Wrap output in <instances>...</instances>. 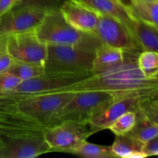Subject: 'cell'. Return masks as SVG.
<instances>
[{"mask_svg":"<svg viewBox=\"0 0 158 158\" xmlns=\"http://www.w3.org/2000/svg\"><path fill=\"white\" fill-rule=\"evenodd\" d=\"M77 1L87 6L88 7L97 12L99 15H107L116 19L126 26L134 34V27L136 19L131 15L128 9L122 6L117 0H77Z\"/></svg>","mask_w":158,"mask_h":158,"instance_id":"cell-13","label":"cell"},{"mask_svg":"<svg viewBox=\"0 0 158 158\" xmlns=\"http://www.w3.org/2000/svg\"><path fill=\"white\" fill-rule=\"evenodd\" d=\"M137 120V112L129 111L121 117H119L116 121L108 127L116 136L125 135L131 132L134 127Z\"/></svg>","mask_w":158,"mask_h":158,"instance_id":"cell-22","label":"cell"},{"mask_svg":"<svg viewBox=\"0 0 158 158\" xmlns=\"http://www.w3.org/2000/svg\"><path fill=\"white\" fill-rule=\"evenodd\" d=\"M114 102V97L103 91L75 93L69 102L54 116L53 125L67 120L89 123Z\"/></svg>","mask_w":158,"mask_h":158,"instance_id":"cell-3","label":"cell"},{"mask_svg":"<svg viewBox=\"0 0 158 158\" xmlns=\"http://www.w3.org/2000/svg\"><path fill=\"white\" fill-rule=\"evenodd\" d=\"M48 9L34 6H18L0 18V39L35 30Z\"/></svg>","mask_w":158,"mask_h":158,"instance_id":"cell-9","label":"cell"},{"mask_svg":"<svg viewBox=\"0 0 158 158\" xmlns=\"http://www.w3.org/2000/svg\"><path fill=\"white\" fill-rule=\"evenodd\" d=\"M8 71L19 77L21 81L35 78L46 73L44 65L24 62H15Z\"/></svg>","mask_w":158,"mask_h":158,"instance_id":"cell-20","label":"cell"},{"mask_svg":"<svg viewBox=\"0 0 158 158\" xmlns=\"http://www.w3.org/2000/svg\"><path fill=\"white\" fill-rule=\"evenodd\" d=\"M3 143H2V144L0 145V158H2V148Z\"/></svg>","mask_w":158,"mask_h":158,"instance_id":"cell-31","label":"cell"},{"mask_svg":"<svg viewBox=\"0 0 158 158\" xmlns=\"http://www.w3.org/2000/svg\"><path fill=\"white\" fill-rule=\"evenodd\" d=\"M94 35L103 43L121 49L126 52L142 51L140 44L126 26L110 16L99 15Z\"/></svg>","mask_w":158,"mask_h":158,"instance_id":"cell-8","label":"cell"},{"mask_svg":"<svg viewBox=\"0 0 158 158\" xmlns=\"http://www.w3.org/2000/svg\"><path fill=\"white\" fill-rule=\"evenodd\" d=\"M129 134L140 141L147 143L158 136V123L148 118L139 110L137 112L135 125Z\"/></svg>","mask_w":158,"mask_h":158,"instance_id":"cell-17","label":"cell"},{"mask_svg":"<svg viewBox=\"0 0 158 158\" xmlns=\"http://www.w3.org/2000/svg\"><path fill=\"white\" fill-rule=\"evenodd\" d=\"M3 143H4V140H2L1 138H0V145H1V144H2Z\"/></svg>","mask_w":158,"mask_h":158,"instance_id":"cell-32","label":"cell"},{"mask_svg":"<svg viewBox=\"0 0 158 158\" xmlns=\"http://www.w3.org/2000/svg\"><path fill=\"white\" fill-rule=\"evenodd\" d=\"M6 51L16 62L44 65L47 45L40 41L35 30L6 37Z\"/></svg>","mask_w":158,"mask_h":158,"instance_id":"cell-7","label":"cell"},{"mask_svg":"<svg viewBox=\"0 0 158 158\" xmlns=\"http://www.w3.org/2000/svg\"><path fill=\"white\" fill-rule=\"evenodd\" d=\"M21 82L19 77L9 71L0 74V97L15 89Z\"/></svg>","mask_w":158,"mask_h":158,"instance_id":"cell-23","label":"cell"},{"mask_svg":"<svg viewBox=\"0 0 158 158\" xmlns=\"http://www.w3.org/2000/svg\"><path fill=\"white\" fill-rule=\"evenodd\" d=\"M117 1H118L127 9H128V11H129V9H131L133 5V0H117Z\"/></svg>","mask_w":158,"mask_h":158,"instance_id":"cell-29","label":"cell"},{"mask_svg":"<svg viewBox=\"0 0 158 158\" xmlns=\"http://www.w3.org/2000/svg\"><path fill=\"white\" fill-rule=\"evenodd\" d=\"M19 0H0V18L13 9Z\"/></svg>","mask_w":158,"mask_h":158,"instance_id":"cell-28","label":"cell"},{"mask_svg":"<svg viewBox=\"0 0 158 158\" xmlns=\"http://www.w3.org/2000/svg\"><path fill=\"white\" fill-rule=\"evenodd\" d=\"M140 110L151 120L158 123V100L148 99L140 105Z\"/></svg>","mask_w":158,"mask_h":158,"instance_id":"cell-25","label":"cell"},{"mask_svg":"<svg viewBox=\"0 0 158 158\" xmlns=\"http://www.w3.org/2000/svg\"><path fill=\"white\" fill-rule=\"evenodd\" d=\"M140 52H126L120 64L62 89L74 93L103 91L110 94L114 101L131 97L154 98L158 94V77L148 78L140 70L137 63Z\"/></svg>","mask_w":158,"mask_h":158,"instance_id":"cell-1","label":"cell"},{"mask_svg":"<svg viewBox=\"0 0 158 158\" xmlns=\"http://www.w3.org/2000/svg\"><path fill=\"white\" fill-rule=\"evenodd\" d=\"M126 52L121 49L102 43L95 51L92 72L99 73L109 69L124 60Z\"/></svg>","mask_w":158,"mask_h":158,"instance_id":"cell-14","label":"cell"},{"mask_svg":"<svg viewBox=\"0 0 158 158\" xmlns=\"http://www.w3.org/2000/svg\"><path fill=\"white\" fill-rule=\"evenodd\" d=\"M92 134L88 123L67 120L46 128L43 137L51 151L67 153Z\"/></svg>","mask_w":158,"mask_h":158,"instance_id":"cell-6","label":"cell"},{"mask_svg":"<svg viewBox=\"0 0 158 158\" xmlns=\"http://www.w3.org/2000/svg\"><path fill=\"white\" fill-rule=\"evenodd\" d=\"M154 99H157V100H158V94H157V95L155 96V97H154Z\"/></svg>","mask_w":158,"mask_h":158,"instance_id":"cell-33","label":"cell"},{"mask_svg":"<svg viewBox=\"0 0 158 158\" xmlns=\"http://www.w3.org/2000/svg\"><path fill=\"white\" fill-rule=\"evenodd\" d=\"M135 1H140V2H151V1H156V0H135Z\"/></svg>","mask_w":158,"mask_h":158,"instance_id":"cell-30","label":"cell"},{"mask_svg":"<svg viewBox=\"0 0 158 158\" xmlns=\"http://www.w3.org/2000/svg\"><path fill=\"white\" fill-rule=\"evenodd\" d=\"M134 34L142 50L158 52V30L154 26L136 19Z\"/></svg>","mask_w":158,"mask_h":158,"instance_id":"cell-16","label":"cell"},{"mask_svg":"<svg viewBox=\"0 0 158 158\" xmlns=\"http://www.w3.org/2000/svg\"><path fill=\"white\" fill-rule=\"evenodd\" d=\"M137 63L140 70L148 78L158 77V52L142 50L137 57Z\"/></svg>","mask_w":158,"mask_h":158,"instance_id":"cell-21","label":"cell"},{"mask_svg":"<svg viewBox=\"0 0 158 158\" xmlns=\"http://www.w3.org/2000/svg\"><path fill=\"white\" fill-rule=\"evenodd\" d=\"M95 52L76 46L47 45L46 72L77 73L92 71Z\"/></svg>","mask_w":158,"mask_h":158,"instance_id":"cell-5","label":"cell"},{"mask_svg":"<svg viewBox=\"0 0 158 158\" xmlns=\"http://www.w3.org/2000/svg\"><path fill=\"white\" fill-rule=\"evenodd\" d=\"M148 99L142 97H131L124 100L114 101L100 114L94 117L89 122L93 133L99 132L103 130L108 129L110 125L120 117L129 111L137 112L140 110V105Z\"/></svg>","mask_w":158,"mask_h":158,"instance_id":"cell-12","label":"cell"},{"mask_svg":"<svg viewBox=\"0 0 158 158\" xmlns=\"http://www.w3.org/2000/svg\"><path fill=\"white\" fill-rule=\"evenodd\" d=\"M92 71L77 73L46 72L35 78L22 81L10 92L1 96V98L17 99L43 93L52 92L73 85L93 75Z\"/></svg>","mask_w":158,"mask_h":158,"instance_id":"cell-4","label":"cell"},{"mask_svg":"<svg viewBox=\"0 0 158 158\" xmlns=\"http://www.w3.org/2000/svg\"><path fill=\"white\" fill-rule=\"evenodd\" d=\"M35 32L40 41L46 45L76 46L95 52L102 43L94 33L80 32L73 27L60 9L48 10Z\"/></svg>","mask_w":158,"mask_h":158,"instance_id":"cell-2","label":"cell"},{"mask_svg":"<svg viewBox=\"0 0 158 158\" xmlns=\"http://www.w3.org/2000/svg\"><path fill=\"white\" fill-rule=\"evenodd\" d=\"M67 153L87 158H114L117 157L111 147L101 146L89 143L86 140L71 148Z\"/></svg>","mask_w":158,"mask_h":158,"instance_id":"cell-19","label":"cell"},{"mask_svg":"<svg viewBox=\"0 0 158 158\" xmlns=\"http://www.w3.org/2000/svg\"><path fill=\"white\" fill-rule=\"evenodd\" d=\"M65 0H19L15 7L23 6H34L44 9H60V6ZM14 7V8H15Z\"/></svg>","mask_w":158,"mask_h":158,"instance_id":"cell-24","label":"cell"},{"mask_svg":"<svg viewBox=\"0 0 158 158\" xmlns=\"http://www.w3.org/2000/svg\"><path fill=\"white\" fill-rule=\"evenodd\" d=\"M129 12L136 19L152 26L158 25V0L151 2L133 0V5Z\"/></svg>","mask_w":158,"mask_h":158,"instance_id":"cell-18","label":"cell"},{"mask_svg":"<svg viewBox=\"0 0 158 158\" xmlns=\"http://www.w3.org/2000/svg\"><path fill=\"white\" fill-rule=\"evenodd\" d=\"M154 26V27H155L156 29H157V30H158V25H157V26Z\"/></svg>","mask_w":158,"mask_h":158,"instance_id":"cell-34","label":"cell"},{"mask_svg":"<svg viewBox=\"0 0 158 158\" xmlns=\"http://www.w3.org/2000/svg\"><path fill=\"white\" fill-rule=\"evenodd\" d=\"M15 60L9 55L7 51L0 55V74L9 70L15 63Z\"/></svg>","mask_w":158,"mask_h":158,"instance_id":"cell-26","label":"cell"},{"mask_svg":"<svg viewBox=\"0 0 158 158\" xmlns=\"http://www.w3.org/2000/svg\"><path fill=\"white\" fill-rule=\"evenodd\" d=\"M144 145L145 143L127 134L116 136L111 148L117 157L143 158L146 157Z\"/></svg>","mask_w":158,"mask_h":158,"instance_id":"cell-15","label":"cell"},{"mask_svg":"<svg viewBox=\"0 0 158 158\" xmlns=\"http://www.w3.org/2000/svg\"><path fill=\"white\" fill-rule=\"evenodd\" d=\"M52 152L43 135L9 138L2 148V158H33Z\"/></svg>","mask_w":158,"mask_h":158,"instance_id":"cell-10","label":"cell"},{"mask_svg":"<svg viewBox=\"0 0 158 158\" xmlns=\"http://www.w3.org/2000/svg\"><path fill=\"white\" fill-rule=\"evenodd\" d=\"M144 154L146 157L158 155V136L150 141L145 143Z\"/></svg>","mask_w":158,"mask_h":158,"instance_id":"cell-27","label":"cell"},{"mask_svg":"<svg viewBox=\"0 0 158 158\" xmlns=\"http://www.w3.org/2000/svg\"><path fill=\"white\" fill-rule=\"evenodd\" d=\"M60 10L65 19L77 30L94 33L97 29L99 14L77 0H65Z\"/></svg>","mask_w":158,"mask_h":158,"instance_id":"cell-11","label":"cell"}]
</instances>
